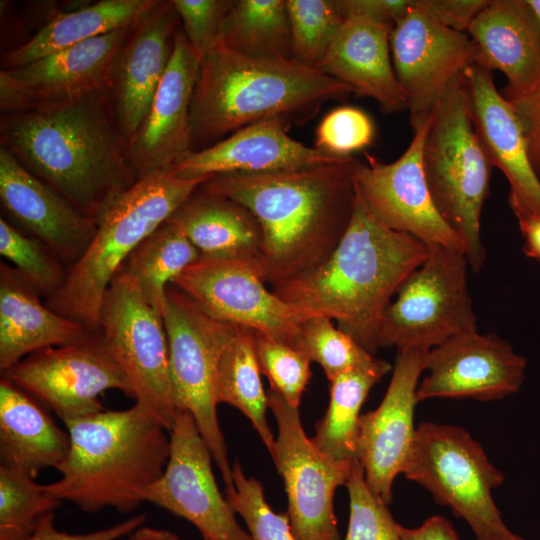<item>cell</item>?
Returning a JSON list of instances; mask_svg holds the SVG:
<instances>
[{
	"mask_svg": "<svg viewBox=\"0 0 540 540\" xmlns=\"http://www.w3.org/2000/svg\"><path fill=\"white\" fill-rule=\"evenodd\" d=\"M507 100L520 120L531 165L540 178V79L526 93Z\"/></svg>",
	"mask_w": 540,
	"mask_h": 540,
	"instance_id": "bcb514c9",
	"label": "cell"
},
{
	"mask_svg": "<svg viewBox=\"0 0 540 540\" xmlns=\"http://www.w3.org/2000/svg\"><path fill=\"white\" fill-rule=\"evenodd\" d=\"M131 26L23 66L2 69L1 109L7 113L42 110L112 88L117 57Z\"/></svg>",
	"mask_w": 540,
	"mask_h": 540,
	"instance_id": "2e32d148",
	"label": "cell"
},
{
	"mask_svg": "<svg viewBox=\"0 0 540 540\" xmlns=\"http://www.w3.org/2000/svg\"><path fill=\"white\" fill-rule=\"evenodd\" d=\"M234 0H172L183 32L201 57L220 47Z\"/></svg>",
	"mask_w": 540,
	"mask_h": 540,
	"instance_id": "ee69618b",
	"label": "cell"
},
{
	"mask_svg": "<svg viewBox=\"0 0 540 540\" xmlns=\"http://www.w3.org/2000/svg\"><path fill=\"white\" fill-rule=\"evenodd\" d=\"M61 502L47 492L45 485L0 464V540H25Z\"/></svg>",
	"mask_w": 540,
	"mask_h": 540,
	"instance_id": "d590c367",
	"label": "cell"
},
{
	"mask_svg": "<svg viewBox=\"0 0 540 540\" xmlns=\"http://www.w3.org/2000/svg\"><path fill=\"white\" fill-rule=\"evenodd\" d=\"M207 315L298 349L302 312L266 287L257 258L200 257L172 283Z\"/></svg>",
	"mask_w": 540,
	"mask_h": 540,
	"instance_id": "7c38bea8",
	"label": "cell"
},
{
	"mask_svg": "<svg viewBox=\"0 0 540 540\" xmlns=\"http://www.w3.org/2000/svg\"><path fill=\"white\" fill-rule=\"evenodd\" d=\"M393 26L367 18H345L317 70L377 102L383 113L407 109L390 50Z\"/></svg>",
	"mask_w": 540,
	"mask_h": 540,
	"instance_id": "4316f807",
	"label": "cell"
},
{
	"mask_svg": "<svg viewBox=\"0 0 540 540\" xmlns=\"http://www.w3.org/2000/svg\"><path fill=\"white\" fill-rule=\"evenodd\" d=\"M374 125L361 109L341 106L325 115L316 130L315 148L336 157H349L372 144Z\"/></svg>",
	"mask_w": 540,
	"mask_h": 540,
	"instance_id": "7bdbcfd3",
	"label": "cell"
},
{
	"mask_svg": "<svg viewBox=\"0 0 540 540\" xmlns=\"http://www.w3.org/2000/svg\"><path fill=\"white\" fill-rule=\"evenodd\" d=\"M0 135L24 167L96 222L138 180L113 88L70 104L7 113Z\"/></svg>",
	"mask_w": 540,
	"mask_h": 540,
	"instance_id": "7a4b0ae2",
	"label": "cell"
},
{
	"mask_svg": "<svg viewBox=\"0 0 540 540\" xmlns=\"http://www.w3.org/2000/svg\"><path fill=\"white\" fill-rule=\"evenodd\" d=\"M292 57L316 69L344 23L335 0H286Z\"/></svg>",
	"mask_w": 540,
	"mask_h": 540,
	"instance_id": "8d00e7d4",
	"label": "cell"
},
{
	"mask_svg": "<svg viewBox=\"0 0 540 540\" xmlns=\"http://www.w3.org/2000/svg\"><path fill=\"white\" fill-rule=\"evenodd\" d=\"M465 252L429 245L425 261L401 284L380 326V347L430 350L477 330Z\"/></svg>",
	"mask_w": 540,
	"mask_h": 540,
	"instance_id": "9c48e42d",
	"label": "cell"
},
{
	"mask_svg": "<svg viewBox=\"0 0 540 540\" xmlns=\"http://www.w3.org/2000/svg\"><path fill=\"white\" fill-rule=\"evenodd\" d=\"M157 0H102L58 14L39 32L3 59L4 68L23 66L118 29L130 27Z\"/></svg>",
	"mask_w": 540,
	"mask_h": 540,
	"instance_id": "1f68e13d",
	"label": "cell"
},
{
	"mask_svg": "<svg viewBox=\"0 0 540 540\" xmlns=\"http://www.w3.org/2000/svg\"><path fill=\"white\" fill-rule=\"evenodd\" d=\"M532 10L534 11L538 23L540 25V0H527Z\"/></svg>",
	"mask_w": 540,
	"mask_h": 540,
	"instance_id": "f5cc1de1",
	"label": "cell"
},
{
	"mask_svg": "<svg viewBox=\"0 0 540 540\" xmlns=\"http://www.w3.org/2000/svg\"><path fill=\"white\" fill-rule=\"evenodd\" d=\"M178 14L172 1H156L130 29L117 57L113 92L120 127L131 143L170 63Z\"/></svg>",
	"mask_w": 540,
	"mask_h": 540,
	"instance_id": "d4e9b609",
	"label": "cell"
},
{
	"mask_svg": "<svg viewBox=\"0 0 540 540\" xmlns=\"http://www.w3.org/2000/svg\"><path fill=\"white\" fill-rule=\"evenodd\" d=\"M222 45L248 57L293 59L286 0H234Z\"/></svg>",
	"mask_w": 540,
	"mask_h": 540,
	"instance_id": "e575fe53",
	"label": "cell"
},
{
	"mask_svg": "<svg viewBox=\"0 0 540 540\" xmlns=\"http://www.w3.org/2000/svg\"><path fill=\"white\" fill-rule=\"evenodd\" d=\"M70 438L29 394L2 377L0 382L1 465L31 478L67 457Z\"/></svg>",
	"mask_w": 540,
	"mask_h": 540,
	"instance_id": "f1b7e54d",
	"label": "cell"
},
{
	"mask_svg": "<svg viewBox=\"0 0 540 540\" xmlns=\"http://www.w3.org/2000/svg\"><path fill=\"white\" fill-rule=\"evenodd\" d=\"M403 474L465 520L476 540H524L505 524L492 498L505 476L462 427L421 422Z\"/></svg>",
	"mask_w": 540,
	"mask_h": 540,
	"instance_id": "ba28073f",
	"label": "cell"
},
{
	"mask_svg": "<svg viewBox=\"0 0 540 540\" xmlns=\"http://www.w3.org/2000/svg\"><path fill=\"white\" fill-rule=\"evenodd\" d=\"M162 319L177 406L193 416L225 488H232V467L217 418V321L173 284L166 290Z\"/></svg>",
	"mask_w": 540,
	"mask_h": 540,
	"instance_id": "8fae6325",
	"label": "cell"
},
{
	"mask_svg": "<svg viewBox=\"0 0 540 540\" xmlns=\"http://www.w3.org/2000/svg\"><path fill=\"white\" fill-rule=\"evenodd\" d=\"M357 158L293 170L228 173L209 177L200 188L232 199L258 221L257 257L266 284L298 279L334 251L351 221Z\"/></svg>",
	"mask_w": 540,
	"mask_h": 540,
	"instance_id": "6da1fadb",
	"label": "cell"
},
{
	"mask_svg": "<svg viewBox=\"0 0 540 540\" xmlns=\"http://www.w3.org/2000/svg\"><path fill=\"white\" fill-rule=\"evenodd\" d=\"M428 351L423 348L398 350L381 403L375 410L359 417L358 460L368 487L387 505L392 502L393 482L403 473L415 439L417 388L425 371Z\"/></svg>",
	"mask_w": 540,
	"mask_h": 540,
	"instance_id": "d6986e66",
	"label": "cell"
},
{
	"mask_svg": "<svg viewBox=\"0 0 540 540\" xmlns=\"http://www.w3.org/2000/svg\"><path fill=\"white\" fill-rule=\"evenodd\" d=\"M0 254L46 300L58 292L66 279L68 268L42 241L23 234L3 217Z\"/></svg>",
	"mask_w": 540,
	"mask_h": 540,
	"instance_id": "74e56055",
	"label": "cell"
},
{
	"mask_svg": "<svg viewBox=\"0 0 540 540\" xmlns=\"http://www.w3.org/2000/svg\"><path fill=\"white\" fill-rule=\"evenodd\" d=\"M520 232L524 239V252L540 261V215L518 218Z\"/></svg>",
	"mask_w": 540,
	"mask_h": 540,
	"instance_id": "f907efd6",
	"label": "cell"
},
{
	"mask_svg": "<svg viewBox=\"0 0 540 540\" xmlns=\"http://www.w3.org/2000/svg\"><path fill=\"white\" fill-rule=\"evenodd\" d=\"M170 456L145 501L191 522L208 540H251L212 471V455L193 416L179 410L169 430Z\"/></svg>",
	"mask_w": 540,
	"mask_h": 540,
	"instance_id": "e0dca14e",
	"label": "cell"
},
{
	"mask_svg": "<svg viewBox=\"0 0 540 540\" xmlns=\"http://www.w3.org/2000/svg\"><path fill=\"white\" fill-rule=\"evenodd\" d=\"M431 117L413 128L412 140L397 160L384 163L370 155L365 162L357 160L353 171L355 190L384 226L409 234L427 246L464 251L461 239L438 212L423 170L422 149Z\"/></svg>",
	"mask_w": 540,
	"mask_h": 540,
	"instance_id": "9a60e30c",
	"label": "cell"
},
{
	"mask_svg": "<svg viewBox=\"0 0 540 540\" xmlns=\"http://www.w3.org/2000/svg\"><path fill=\"white\" fill-rule=\"evenodd\" d=\"M298 350L317 362L329 381L338 375L373 365L377 358L353 338L334 326L324 316L306 319L302 326Z\"/></svg>",
	"mask_w": 540,
	"mask_h": 540,
	"instance_id": "f35d334b",
	"label": "cell"
},
{
	"mask_svg": "<svg viewBox=\"0 0 540 540\" xmlns=\"http://www.w3.org/2000/svg\"><path fill=\"white\" fill-rule=\"evenodd\" d=\"M390 50L412 128L432 116L450 83L476 61V47L467 33L437 23L413 2L391 31Z\"/></svg>",
	"mask_w": 540,
	"mask_h": 540,
	"instance_id": "ac0fdd59",
	"label": "cell"
},
{
	"mask_svg": "<svg viewBox=\"0 0 540 540\" xmlns=\"http://www.w3.org/2000/svg\"><path fill=\"white\" fill-rule=\"evenodd\" d=\"M40 297L14 267L0 263L1 372L36 351L72 344L92 333L50 309Z\"/></svg>",
	"mask_w": 540,
	"mask_h": 540,
	"instance_id": "83f0119b",
	"label": "cell"
},
{
	"mask_svg": "<svg viewBox=\"0 0 540 540\" xmlns=\"http://www.w3.org/2000/svg\"><path fill=\"white\" fill-rule=\"evenodd\" d=\"M349 495V521L344 540H401L399 524L388 505L368 487L364 469L355 461L345 484Z\"/></svg>",
	"mask_w": 540,
	"mask_h": 540,
	"instance_id": "b9f144b4",
	"label": "cell"
},
{
	"mask_svg": "<svg viewBox=\"0 0 540 540\" xmlns=\"http://www.w3.org/2000/svg\"><path fill=\"white\" fill-rule=\"evenodd\" d=\"M125 540H181L177 534L165 529L141 526L126 536Z\"/></svg>",
	"mask_w": 540,
	"mask_h": 540,
	"instance_id": "816d5d0a",
	"label": "cell"
},
{
	"mask_svg": "<svg viewBox=\"0 0 540 540\" xmlns=\"http://www.w3.org/2000/svg\"><path fill=\"white\" fill-rule=\"evenodd\" d=\"M200 62L201 57L178 28L170 63L130 143L138 180L171 168L191 151L190 105Z\"/></svg>",
	"mask_w": 540,
	"mask_h": 540,
	"instance_id": "7402d4cb",
	"label": "cell"
},
{
	"mask_svg": "<svg viewBox=\"0 0 540 540\" xmlns=\"http://www.w3.org/2000/svg\"><path fill=\"white\" fill-rule=\"evenodd\" d=\"M253 346L260 372L270 383V390L298 408L311 377V360L294 347L261 332L252 331Z\"/></svg>",
	"mask_w": 540,
	"mask_h": 540,
	"instance_id": "60d3db41",
	"label": "cell"
},
{
	"mask_svg": "<svg viewBox=\"0 0 540 540\" xmlns=\"http://www.w3.org/2000/svg\"><path fill=\"white\" fill-rule=\"evenodd\" d=\"M98 333L125 374L135 402L149 409L169 431L179 408L163 319L121 270L104 295Z\"/></svg>",
	"mask_w": 540,
	"mask_h": 540,
	"instance_id": "30bf717a",
	"label": "cell"
},
{
	"mask_svg": "<svg viewBox=\"0 0 540 540\" xmlns=\"http://www.w3.org/2000/svg\"><path fill=\"white\" fill-rule=\"evenodd\" d=\"M427 255L425 243L381 224L356 194L349 226L331 255L310 273L271 290L307 318L335 320L375 355L392 297Z\"/></svg>",
	"mask_w": 540,
	"mask_h": 540,
	"instance_id": "3957f363",
	"label": "cell"
},
{
	"mask_svg": "<svg viewBox=\"0 0 540 540\" xmlns=\"http://www.w3.org/2000/svg\"><path fill=\"white\" fill-rule=\"evenodd\" d=\"M489 0H413V7L437 23L467 33Z\"/></svg>",
	"mask_w": 540,
	"mask_h": 540,
	"instance_id": "f6af8a7d",
	"label": "cell"
},
{
	"mask_svg": "<svg viewBox=\"0 0 540 540\" xmlns=\"http://www.w3.org/2000/svg\"><path fill=\"white\" fill-rule=\"evenodd\" d=\"M203 540H208V539H206V538H203Z\"/></svg>",
	"mask_w": 540,
	"mask_h": 540,
	"instance_id": "db71d44e",
	"label": "cell"
},
{
	"mask_svg": "<svg viewBox=\"0 0 540 540\" xmlns=\"http://www.w3.org/2000/svg\"><path fill=\"white\" fill-rule=\"evenodd\" d=\"M345 18L358 16L393 26L410 11L413 0H335Z\"/></svg>",
	"mask_w": 540,
	"mask_h": 540,
	"instance_id": "c3c4849f",
	"label": "cell"
},
{
	"mask_svg": "<svg viewBox=\"0 0 540 540\" xmlns=\"http://www.w3.org/2000/svg\"><path fill=\"white\" fill-rule=\"evenodd\" d=\"M526 366V358L497 335L464 332L428 351L417 399H503L520 390Z\"/></svg>",
	"mask_w": 540,
	"mask_h": 540,
	"instance_id": "ffe728a7",
	"label": "cell"
},
{
	"mask_svg": "<svg viewBox=\"0 0 540 540\" xmlns=\"http://www.w3.org/2000/svg\"><path fill=\"white\" fill-rule=\"evenodd\" d=\"M401 540H460L450 521L441 515L429 517L417 528L399 524Z\"/></svg>",
	"mask_w": 540,
	"mask_h": 540,
	"instance_id": "681fc988",
	"label": "cell"
},
{
	"mask_svg": "<svg viewBox=\"0 0 540 540\" xmlns=\"http://www.w3.org/2000/svg\"><path fill=\"white\" fill-rule=\"evenodd\" d=\"M391 370L392 366L387 361L377 358L369 367L342 373L329 381V405L311 438L320 452L337 462L358 460L357 433L361 407L371 388Z\"/></svg>",
	"mask_w": 540,
	"mask_h": 540,
	"instance_id": "d6a6232c",
	"label": "cell"
},
{
	"mask_svg": "<svg viewBox=\"0 0 540 540\" xmlns=\"http://www.w3.org/2000/svg\"><path fill=\"white\" fill-rule=\"evenodd\" d=\"M289 125L266 119L245 126L199 151H190L171 170L182 179L209 178L228 173H263L321 166L336 157L291 138Z\"/></svg>",
	"mask_w": 540,
	"mask_h": 540,
	"instance_id": "cb8c5ba5",
	"label": "cell"
},
{
	"mask_svg": "<svg viewBox=\"0 0 540 540\" xmlns=\"http://www.w3.org/2000/svg\"><path fill=\"white\" fill-rule=\"evenodd\" d=\"M467 34L476 47L475 64L506 76V99L540 79V25L527 0H489Z\"/></svg>",
	"mask_w": 540,
	"mask_h": 540,
	"instance_id": "484cf974",
	"label": "cell"
},
{
	"mask_svg": "<svg viewBox=\"0 0 540 540\" xmlns=\"http://www.w3.org/2000/svg\"><path fill=\"white\" fill-rule=\"evenodd\" d=\"M348 85L294 59L254 58L223 45L204 55L190 105L191 151L206 149L250 124H304Z\"/></svg>",
	"mask_w": 540,
	"mask_h": 540,
	"instance_id": "277c9868",
	"label": "cell"
},
{
	"mask_svg": "<svg viewBox=\"0 0 540 540\" xmlns=\"http://www.w3.org/2000/svg\"><path fill=\"white\" fill-rule=\"evenodd\" d=\"M472 122L490 160L506 177L516 218L540 215V178L529 156L523 128L511 103L500 93L492 71L473 64L464 72Z\"/></svg>",
	"mask_w": 540,
	"mask_h": 540,
	"instance_id": "44dd1931",
	"label": "cell"
},
{
	"mask_svg": "<svg viewBox=\"0 0 540 540\" xmlns=\"http://www.w3.org/2000/svg\"><path fill=\"white\" fill-rule=\"evenodd\" d=\"M200 257L198 249L170 217L138 245L121 271L162 316L168 285Z\"/></svg>",
	"mask_w": 540,
	"mask_h": 540,
	"instance_id": "836d02e7",
	"label": "cell"
},
{
	"mask_svg": "<svg viewBox=\"0 0 540 540\" xmlns=\"http://www.w3.org/2000/svg\"><path fill=\"white\" fill-rule=\"evenodd\" d=\"M232 477L234 487L226 489L225 497L246 523L251 540H297L287 511L272 510L259 480L245 475L238 462L232 466Z\"/></svg>",
	"mask_w": 540,
	"mask_h": 540,
	"instance_id": "ab89813d",
	"label": "cell"
},
{
	"mask_svg": "<svg viewBox=\"0 0 540 540\" xmlns=\"http://www.w3.org/2000/svg\"><path fill=\"white\" fill-rule=\"evenodd\" d=\"M171 218L207 258H257L262 243L261 227L253 214L239 203L210 193L200 186Z\"/></svg>",
	"mask_w": 540,
	"mask_h": 540,
	"instance_id": "f546056e",
	"label": "cell"
},
{
	"mask_svg": "<svg viewBox=\"0 0 540 540\" xmlns=\"http://www.w3.org/2000/svg\"><path fill=\"white\" fill-rule=\"evenodd\" d=\"M2 377L48 406L63 422L104 410L99 396L107 390L133 398L125 374L98 332L36 351L2 372Z\"/></svg>",
	"mask_w": 540,
	"mask_h": 540,
	"instance_id": "5bb4252c",
	"label": "cell"
},
{
	"mask_svg": "<svg viewBox=\"0 0 540 540\" xmlns=\"http://www.w3.org/2000/svg\"><path fill=\"white\" fill-rule=\"evenodd\" d=\"M64 424L70 447L60 478L45 485L50 495L90 513H129L145 501L170 456L169 431L149 409L135 402Z\"/></svg>",
	"mask_w": 540,
	"mask_h": 540,
	"instance_id": "5b68a950",
	"label": "cell"
},
{
	"mask_svg": "<svg viewBox=\"0 0 540 540\" xmlns=\"http://www.w3.org/2000/svg\"><path fill=\"white\" fill-rule=\"evenodd\" d=\"M267 396L278 427L270 455L284 482L293 535L297 540H341L334 495L346 484L355 461L337 462L325 456L306 436L298 408L272 390Z\"/></svg>",
	"mask_w": 540,
	"mask_h": 540,
	"instance_id": "4fadbf2b",
	"label": "cell"
},
{
	"mask_svg": "<svg viewBox=\"0 0 540 540\" xmlns=\"http://www.w3.org/2000/svg\"><path fill=\"white\" fill-rule=\"evenodd\" d=\"M207 179H182L168 168L137 180L97 219L91 243L45 304L98 332L104 295L130 254Z\"/></svg>",
	"mask_w": 540,
	"mask_h": 540,
	"instance_id": "8992f818",
	"label": "cell"
},
{
	"mask_svg": "<svg viewBox=\"0 0 540 540\" xmlns=\"http://www.w3.org/2000/svg\"><path fill=\"white\" fill-rule=\"evenodd\" d=\"M145 520L146 516L139 514L111 527L84 534H70L56 529L54 513H50L40 520L35 530L25 540H117L143 526Z\"/></svg>",
	"mask_w": 540,
	"mask_h": 540,
	"instance_id": "7dc6e473",
	"label": "cell"
},
{
	"mask_svg": "<svg viewBox=\"0 0 540 540\" xmlns=\"http://www.w3.org/2000/svg\"><path fill=\"white\" fill-rule=\"evenodd\" d=\"M0 199L5 211L69 269L91 243L97 222L0 149Z\"/></svg>",
	"mask_w": 540,
	"mask_h": 540,
	"instance_id": "603a6c76",
	"label": "cell"
},
{
	"mask_svg": "<svg viewBox=\"0 0 540 540\" xmlns=\"http://www.w3.org/2000/svg\"><path fill=\"white\" fill-rule=\"evenodd\" d=\"M260 374L252 330L217 321V402L240 410L271 454L275 439L266 419L268 396Z\"/></svg>",
	"mask_w": 540,
	"mask_h": 540,
	"instance_id": "4dcf8cb0",
	"label": "cell"
},
{
	"mask_svg": "<svg viewBox=\"0 0 540 540\" xmlns=\"http://www.w3.org/2000/svg\"><path fill=\"white\" fill-rule=\"evenodd\" d=\"M422 165L438 212L461 239L471 269L479 271L486 260L481 213L493 166L472 122L463 73L450 83L432 114Z\"/></svg>",
	"mask_w": 540,
	"mask_h": 540,
	"instance_id": "52a82bcc",
	"label": "cell"
}]
</instances>
